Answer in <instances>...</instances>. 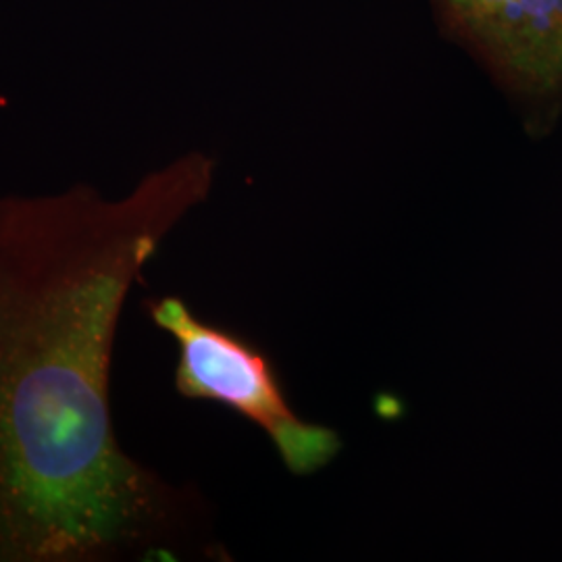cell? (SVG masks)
<instances>
[{"instance_id": "cell-1", "label": "cell", "mask_w": 562, "mask_h": 562, "mask_svg": "<svg viewBox=\"0 0 562 562\" xmlns=\"http://www.w3.org/2000/svg\"><path fill=\"white\" fill-rule=\"evenodd\" d=\"M213 176L190 153L120 201L0 196V562L178 559L196 540L199 496L121 448L111 367L132 288Z\"/></svg>"}, {"instance_id": "cell-2", "label": "cell", "mask_w": 562, "mask_h": 562, "mask_svg": "<svg viewBox=\"0 0 562 562\" xmlns=\"http://www.w3.org/2000/svg\"><path fill=\"white\" fill-rule=\"evenodd\" d=\"M144 308L178 344L173 382L181 398L215 402L257 425L292 475H315L340 454V434L296 415L278 367L257 341L202 319L180 296L150 299Z\"/></svg>"}, {"instance_id": "cell-3", "label": "cell", "mask_w": 562, "mask_h": 562, "mask_svg": "<svg viewBox=\"0 0 562 562\" xmlns=\"http://www.w3.org/2000/svg\"><path fill=\"white\" fill-rule=\"evenodd\" d=\"M443 38L521 106L531 132L562 102V0H429Z\"/></svg>"}]
</instances>
